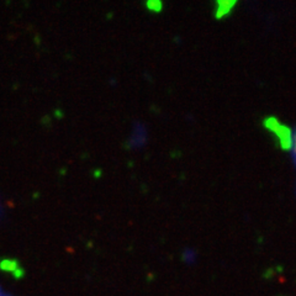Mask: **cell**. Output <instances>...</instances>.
I'll return each instance as SVG.
<instances>
[{"label": "cell", "instance_id": "obj_2", "mask_svg": "<svg viewBox=\"0 0 296 296\" xmlns=\"http://www.w3.org/2000/svg\"><path fill=\"white\" fill-rule=\"evenodd\" d=\"M0 267L4 270H14L15 268H16V264H15V262H12V260H2Z\"/></svg>", "mask_w": 296, "mask_h": 296}, {"label": "cell", "instance_id": "obj_1", "mask_svg": "<svg viewBox=\"0 0 296 296\" xmlns=\"http://www.w3.org/2000/svg\"><path fill=\"white\" fill-rule=\"evenodd\" d=\"M147 9L150 11H160L162 10V2L160 1H148L146 4Z\"/></svg>", "mask_w": 296, "mask_h": 296}]
</instances>
